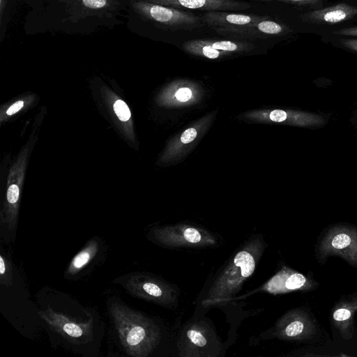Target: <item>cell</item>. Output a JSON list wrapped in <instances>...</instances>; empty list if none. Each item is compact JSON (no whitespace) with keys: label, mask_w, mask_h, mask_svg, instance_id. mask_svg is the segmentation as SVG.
Returning <instances> with one entry per match:
<instances>
[{"label":"cell","mask_w":357,"mask_h":357,"mask_svg":"<svg viewBox=\"0 0 357 357\" xmlns=\"http://www.w3.org/2000/svg\"><path fill=\"white\" fill-rule=\"evenodd\" d=\"M109 310L126 352L135 357L149 356L159 340L157 326L142 313L119 303H112Z\"/></svg>","instance_id":"6da1fadb"},{"label":"cell","mask_w":357,"mask_h":357,"mask_svg":"<svg viewBox=\"0 0 357 357\" xmlns=\"http://www.w3.org/2000/svg\"><path fill=\"white\" fill-rule=\"evenodd\" d=\"M261 252L258 241L250 242L238 252L210 287L204 304L211 305L225 301L236 294L253 273Z\"/></svg>","instance_id":"7a4b0ae2"},{"label":"cell","mask_w":357,"mask_h":357,"mask_svg":"<svg viewBox=\"0 0 357 357\" xmlns=\"http://www.w3.org/2000/svg\"><path fill=\"white\" fill-rule=\"evenodd\" d=\"M294 18L300 33L326 36L356 25L357 0L331 1L319 9L296 12Z\"/></svg>","instance_id":"3957f363"},{"label":"cell","mask_w":357,"mask_h":357,"mask_svg":"<svg viewBox=\"0 0 357 357\" xmlns=\"http://www.w3.org/2000/svg\"><path fill=\"white\" fill-rule=\"evenodd\" d=\"M130 3L139 15L167 29L192 31L204 25L202 17L182 9L144 0Z\"/></svg>","instance_id":"277c9868"},{"label":"cell","mask_w":357,"mask_h":357,"mask_svg":"<svg viewBox=\"0 0 357 357\" xmlns=\"http://www.w3.org/2000/svg\"><path fill=\"white\" fill-rule=\"evenodd\" d=\"M38 315L52 331L71 342L85 343L92 337V320L83 323L77 322L51 307L39 311Z\"/></svg>","instance_id":"5b68a950"},{"label":"cell","mask_w":357,"mask_h":357,"mask_svg":"<svg viewBox=\"0 0 357 357\" xmlns=\"http://www.w3.org/2000/svg\"><path fill=\"white\" fill-rule=\"evenodd\" d=\"M120 283L131 295L139 298L160 304H166L172 300L170 287L149 275H130Z\"/></svg>","instance_id":"8992f818"},{"label":"cell","mask_w":357,"mask_h":357,"mask_svg":"<svg viewBox=\"0 0 357 357\" xmlns=\"http://www.w3.org/2000/svg\"><path fill=\"white\" fill-rule=\"evenodd\" d=\"M153 235L159 243L168 246L204 245L214 243L208 234L191 226L156 228Z\"/></svg>","instance_id":"52a82bcc"},{"label":"cell","mask_w":357,"mask_h":357,"mask_svg":"<svg viewBox=\"0 0 357 357\" xmlns=\"http://www.w3.org/2000/svg\"><path fill=\"white\" fill-rule=\"evenodd\" d=\"M178 9L202 11H237L250 8V3L236 0H144Z\"/></svg>","instance_id":"ba28073f"},{"label":"cell","mask_w":357,"mask_h":357,"mask_svg":"<svg viewBox=\"0 0 357 357\" xmlns=\"http://www.w3.org/2000/svg\"><path fill=\"white\" fill-rule=\"evenodd\" d=\"M204 24L215 29L218 28L245 26L271 19L265 15H244L227 11H208L202 16Z\"/></svg>","instance_id":"9c48e42d"},{"label":"cell","mask_w":357,"mask_h":357,"mask_svg":"<svg viewBox=\"0 0 357 357\" xmlns=\"http://www.w3.org/2000/svg\"><path fill=\"white\" fill-rule=\"evenodd\" d=\"M98 250V241L94 239L89 241L86 246L71 260L66 273L68 275H73L79 273L93 259Z\"/></svg>","instance_id":"30bf717a"},{"label":"cell","mask_w":357,"mask_h":357,"mask_svg":"<svg viewBox=\"0 0 357 357\" xmlns=\"http://www.w3.org/2000/svg\"><path fill=\"white\" fill-rule=\"evenodd\" d=\"M321 40L335 47L357 53V37L331 34L321 37Z\"/></svg>","instance_id":"8fae6325"},{"label":"cell","mask_w":357,"mask_h":357,"mask_svg":"<svg viewBox=\"0 0 357 357\" xmlns=\"http://www.w3.org/2000/svg\"><path fill=\"white\" fill-rule=\"evenodd\" d=\"M280 2L293 6L296 12H304L317 10L328 5L331 0H276Z\"/></svg>","instance_id":"7c38bea8"},{"label":"cell","mask_w":357,"mask_h":357,"mask_svg":"<svg viewBox=\"0 0 357 357\" xmlns=\"http://www.w3.org/2000/svg\"><path fill=\"white\" fill-rule=\"evenodd\" d=\"M189 342L197 347H203L207 343V339L203 331L198 327H192L186 332Z\"/></svg>","instance_id":"4fadbf2b"},{"label":"cell","mask_w":357,"mask_h":357,"mask_svg":"<svg viewBox=\"0 0 357 357\" xmlns=\"http://www.w3.org/2000/svg\"><path fill=\"white\" fill-rule=\"evenodd\" d=\"M113 108L116 116L121 121H126L130 118L131 114L130 109L122 100H116L114 104Z\"/></svg>","instance_id":"5bb4252c"},{"label":"cell","mask_w":357,"mask_h":357,"mask_svg":"<svg viewBox=\"0 0 357 357\" xmlns=\"http://www.w3.org/2000/svg\"><path fill=\"white\" fill-rule=\"evenodd\" d=\"M0 279L1 284L8 286L10 284L11 273L10 264L2 255H0Z\"/></svg>","instance_id":"9a60e30c"},{"label":"cell","mask_w":357,"mask_h":357,"mask_svg":"<svg viewBox=\"0 0 357 357\" xmlns=\"http://www.w3.org/2000/svg\"><path fill=\"white\" fill-rule=\"evenodd\" d=\"M305 282V278L300 273L291 275L285 282V287L288 289H296L301 287Z\"/></svg>","instance_id":"2e32d148"},{"label":"cell","mask_w":357,"mask_h":357,"mask_svg":"<svg viewBox=\"0 0 357 357\" xmlns=\"http://www.w3.org/2000/svg\"><path fill=\"white\" fill-rule=\"evenodd\" d=\"M351 243V238L346 234H340L336 235L333 241L332 245L336 249H342L348 246Z\"/></svg>","instance_id":"e0dca14e"},{"label":"cell","mask_w":357,"mask_h":357,"mask_svg":"<svg viewBox=\"0 0 357 357\" xmlns=\"http://www.w3.org/2000/svg\"><path fill=\"white\" fill-rule=\"evenodd\" d=\"M303 329V324L300 321H294L286 326L284 333L289 337H294L299 335Z\"/></svg>","instance_id":"ac0fdd59"},{"label":"cell","mask_w":357,"mask_h":357,"mask_svg":"<svg viewBox=\"0 0 357 357\" xmlns=\"http://www.w3.org/2000/svg\"><path fill=\"white\" fill-rule=\"evenodd\" d=\"M20 196V189L19 187L13 184L9 186L7 194L6 199L10 205L16 204Z\"/></svg>","instance_id":"d6986e66"},{"label":"cell","mask_w":357,"mask_h":357,"mask_svg":"<svg viewBox=\"0 0 357 357\" xmlns=\"http://www.w3.org/2000/svg\"><path fill=\"white\" fill-rule=\"evenodd\" d=\"M82 3L87 8L100 9L106 6L107 0H82Z\"/></svg>","instance_id":"ffe728a7"},{"label":"cell","mask_w":357,"mask_h":357,"mask_svg":"<svg viewBox=\"0 0 357 357\" xmlns=\"http://www.w3.org/2000/svg\"><path fill=\"white\" fill-rule=\"evenodd\" d=\"M332 34L344 36L357 37V25H354L347 28H344L341 30L334 32Z\"/></svg>","instance_id":"44dd1931"},{"label":"cell","mask_w":357,"mask_h":357,"mask_svg":"<svg viewBox=\"0 0 357 357\" xmlns=\"http://www.w3.org/2000/svg\"><path fill=\"white\" fill-rule=\"evenodd\" d=\"M192 96V92L188 88H181L176 93V98L180 102H185L188 100Z\"/></svg>","instance_id":"7402d4cb"},{"label":"cell","mask_w":357,"mask_h":357,"mask_svg":"<svg viewBox=\"0 0 357 357\" xmlns=\"http://www.w3.org/2000/svg\"><path fill=\"white\" fill-rule=\"evenodd\" d=\"M197 136V131L194 128H189L181 135V140L184 144L191 142Z\"/></svg>","instance_id":"603a6c76"},{"label":"cell","mask_w":357,"mask_h":357,"mask_svg":"<svg viewBox=\"0 0 357 357\" xmlns=\"http://www.w3.org/2000/svg\"><path fill=\"white\" fill-rule=\"evenodd\" d=\"M270 119L273 121L281 122L287 119V113L281 109H275L271 112Z\"/></svg>","instance_id":"cb8c5ba5"},{"label":"cell","mask_w":357,"mask_h":357,"mask_svg":"<svg viewBox=\"0 0 357 357\" xmlns=\"http://www.w3.org/2000/svg\"><path fill=\"white\" fill-rule=\"evenodd\" d=\"M351 316V312L349 310L340 308L337 310L333 314V318L336 321H344L349 319Z\"/></svg>","instance_id":"d4e9b609"},{"label":"cell","mask_w":357,"mask_h":357,"mask_svg":"<svg viewBox=\"0 0 357 357\" xmlns=\"http://www.w3.org/2000/svg\"><path fill=\"white\" fill-rule=\"evenodd\" d=\"M24 105V102L22 100L17 101L12 105L6 111L8 115H11L18 112Z\"/></svg>","instance_id":"484cf974"},{"label":"cell","mask_w":357,"mask_h":357,"mask_svg":"<svg viewBox=\"0 0 357 357\" xmlns=\"http://www.w3.org/2000/svg\"><path fill=\"white\" fill-rule=\"evenodd\" d=\"M8 0H0V21L1 22L3 13L7 5Z\"/></svg>","instance_id":"4316f807"},{"label":"cell","mask_w":357,"mask_h":357,"mask_svg":"<svg viewBox=\"0 0 357 357\" xmlns=\"http://www.w3.org/2000/svg\"><path fill=\"white\" fill-rule=\"evenodd\" d=\"M260 1H271L272 0H260Z\"/></svg>","instance_id":"83f0119b"}]
</instances>
